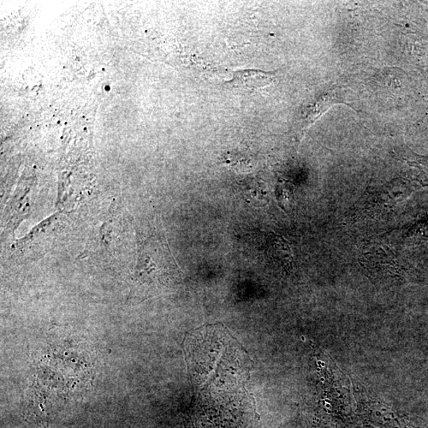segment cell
Here are the masks:
<instances>
[{
  "mask_svg": "<svg viewBox=\"0 0 428 428\" xmlns=\"http://www.w3.org/2000/svg\"><path fill=\"white\" fill-rule=\"evenodd\" d=\"M397 194H394V190L390 189L380 190L378 192L366 194L359 206L356 208L355 211L368 215L379 214L391 209L397 201Z\"/></svg>",
  "mask_w": 428,
  "mask_h": 428,
  "instance_id": "obj_5",
  "label": "cell"
},
{
  "mask_svg": "<svg viewBox=\"0 0 428 428\" xmlns=\"http://www.w3.org/2000/svg\"><path fill=\"white\" fill-rule=\"evenodd\" d=\"M343 99L342 94H340L336 89L319 93L311 102L303 106L301 111L300 124L302 133L304 134L332 106L337 104H347Z\"/></svg>",
  "mask_w": 428,
  "mask_h": 428,
  "instance_id": "obj_3",
  "label": "cell"
},
{
  "mask_svg": "<svg viewBox=\"0 0 428 428\" xmlns=\"http://www.w3.org/2000/svg\"><path fill=\"white\" fill-rule=\"evenodd\" d=\"M136 277L143 283L163 285L181 277L166 237L157 229H150L142 237Z\"/></svg>",
  "mask_w": 428,
  "mask_h": 428,
  "instance_id": "obj_2",
  "label": "cell"
},
{
  "mask_svg": "<svg viewBox=\"0 0 428 428\" xmlns=\"http://www.w3.org/2000/svg\"><path fill=\"white\" fill-rule=\"evenodd\" d=\"M275 71L260 69H241L234 71L233 79L226 82L225 85L233 88L257 90L269 86L276 79Z\"/></svg>",
  "mask_w": 428,
  "mask_h": 428,
  "instance_id": "obj_4",
  "label": "cell"
},
{
  "mask_svg": "<svg viewBox=\"0 0 428 428\" xmlns=\"http://www.w3.org/2000/svg\"><path fill=\"white\" fill-rule=\"evenodd\" d=\"M408 163L415 168H418L420 170L423 172V174L426 176L428 181V159L426 157H420L418 156L414 157V158L411 159H408Z\"/></svg>",
  "mask_w": 428,
  "mask_h": 428,
  "instance_id": "obj_6",
  "label": "cell"
},
{
  "mask_svg": "<svg viewBox=\"0 0 428 428\" xmlns=\"http://www.w3.org/2000/svg\"><path fill=\"white\" fill-rule=\"evenodd\" d=\"M187 343L193 388L187 428H248L255 418L247 390L252 362L222 324L194 331Z\"/></svg>",
  "mask_w": 428,
  "mask_h": 428,
  "instance_id": "obj_1",
  "label": "cell"
}]
</instances>
